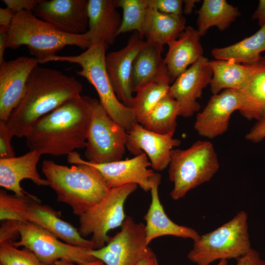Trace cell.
I'll use <instances>...</instances> for the list:
<instances>
[{
	"mask_svg": "<svg viewBox=\"0 0 265 265\" xmlns=\"http://www.w3.org/2000/svg\"><path fill=\"white\" fill-rule=\"evenodd\" d=\"M82 90V84L74 77L37 65L29 76L22 98L7 121L13 137H26L40 118L79 97Z\"/></svg>",
	"mask_w": 265,
	"mask_h": 265,
	"instance_id": "6da1fadb",
	"label": "cell"
},
{
	"mask_svg": "<svg viewBox=\"0 0 265 265\" xmlns=\"http://www.w3.org/2000/svg\"><path fill=\"white\" fill-rule=\"evenodd\" d=\"M91 99L80 95L40 118L25 137L30 150L61 156L85 148Z\"/></svg>",
	"mask_w": 265,
	"mask_h": 265,
	"instance_id": "7a4b0ae2",
	"label": "cell"
},
{
	"mask_svg": "<svg viewBox=\"0 0 265 265\" xmlns=\"http://www.w3.org/2000/svg\"><path fill=\"white\" fill-rule=\"evenodd\" d=\"M67 159L75 165L69 167L44 160L42 171L55 192L57 201L68 205L79 216L101 202L110 189L98 170L78 152L68 155Z\"/></svg>",
	"mask_w": 265,
	"mask_h": 265,
	"instance_id": "3957f363",
	"label": "cell"
},
{
	"mask_svg": "<svg viewBox=\"0 0 265 265\" xmlns=\"http://www.w3.org/2000/svg\"><path fill=\"white\" fill-rule=\"evenodd\" d=\"M90 44L87 33H64L37 17L32 11L23 10L15 13L8 27L6 47L15 50L27 46L31 55L42 64L67 46H76L86 50Z\"/></svg>",
	"mask_w": 265,
	"mask_h": 265,
	"instance_id": "277c9868",
	"label": "cell"
},
{
	"mask_svg": "<svg viewBox=\"0 0 265 265\" xmlns=\"http://www.w3.org/2000/svg\"><path fill=\"white\" fill-rule=\"evenodd\" d=\"M61 212L41 203L37 197L8 194L0 190V219L36 224L51 232L65 243L76 246L96 249L90 239H85L79 229L60 218Z\"/></svg>",
	"mask_w": 265,
	"mask_h": 265,
	"instance_id": "5b68a950",
	"label": "cell"
},
{
	"mask_svg": "<svg viewBox=\"0 0 265 265\" xmlns=\"http://www.w3.org/2000/svg\"><path fill=\"white\" fill-rule=\"evenodd\" d=\"M104 42H92L89 47L78 55H54L43 63L50 61H66L76 63L81 67L76 71L94 86L99 97V101L110 117L127 131L136 120L130 107L124 105L117 98L108 79L106 67V51Z\"/></svg>",
	"mask_w": 265,
	"mask_h": 265,
	"instance_id": "8992f818",
	"label": "cell"
},
{
	"mask_svg": "<svg viewBox=\"0 0 265 265\" xmlns=\"http://www.w3.org/2000/svg\"><path fill=\"white\" fill-rule=\"evenodd\" d=\"M168 166L169 179L174 185L170 196L178 200L211 180L218 170L219 162L212 143L197 140L186 149H173Z\"/></svg>",
	"mask_w": 265,
	"mask_h": 265,
	"instance_id": "52a82bcc",
	"label": "cell"
},
{
	"mask_svg": "<svg viewBox=\"0 0 265 265\" xmlns=\"http://www.w3.org/2000/svg\"><path fill=\"white\" fill-rule=\"evenodd\" d=\"M251 248L248 216L240 211L228 222L194 241L187 258L197 265H210L218 260L237 259Z\"/></svg>",
	"mask_w": 265,
	"mask_h": 265,
	"instance_id": "ba28073f",
	"label": "cell"
},
{
	"mask_svg": "<svg viewBox=\"0 0 265 265\" xmlns=\"http://www.w3.org/2000/svg\"><path fill=\"white\" fill-rule=\"evenodd\" d=\"M127 141V131L110 117L99 100L92 98L85 151L88 161L101 164L122 160Z\"/></svg>",
	"mask_w": 265,
	"mask_h": 265,
	"instance_id": "9c48e42d",
	"label": "cell"
},
{
	"mask_svg": "<svg viewBox=\"0 0 265 265\" xmlns=\"http://www.w3.org/2000/svg\"><path fill=\"white\" fill-rule=\"evenodd\" d=\"M137 186L129 184L110 188L101 202L79 216V232L83 238L91 235L96 249L106 246L111 238L108 232L122 224L126 217L125 202Z\"/></svg>",
	"mask_w": 265,
	"mask_h": 265,
	"instance_id": "30bf717a",
	"label": "cell"
},
{
	"mask_svg": "<svg viewBox=\"0 0 265 265\" xmlns=\"http://www.w3.org/2000/svg\"><path fill=\"white\" fill-rule=\"evenodd\" d=\"M11 221L20 237L19 241L12 242L13 245L29 249L45 264L53 265L62 260L82 265L97 260L90 253L91 249L62 242L53 234L36 224Z\"/></svg>",
	"mask_w": 265,
	"mask_h": 265,
	"instance_id": "8fae6325",
	"label": "cell"
},
{
	"mask_svg": "<svg viewBox=\"0 0 265 265\" xmlns=\"http://www.w3.org/2000/svg\"><path fill=\"white\" fill-rule=\"evenodd\" d=\"M120 231L107 244L90 253L106 265H136L151 249L146 242L145 226L126 216Z\"/></svg>",
	"mask_w": 265,
	"mask_h": 265,
	"instance_id": "7c38bea8",
	"label": "cell"
},
{
	"mask_svg": "<svg viewBox=\"0 0 265 265\" xmlns=\"http://www.w3.org/2000/svg\"><path fill=\"white\" fill-rule=\"evenodd\" d=\"M87 4L88 0H41L32 12L59 31L81 35L88 30Z\"/></svg>",
	"mask_w": 265,
	"mask_h": 265,
	"instance_id": "4fadbf2b",
	"label": "cell"
},
{
	"mask_svg": "<svg viewBox=\"0 0 265 265\" xmlns=\"http://www.w3.org/2000/svg\"><path fill=\"white\" fill-rule=\"evenodd\" d=\"M242 105L240 91L225 89L213 94L203 110L196 117L194 128L201 136L212 139L228 129L232 114Z\"/></svg>",
	"mask_w": 265,
	"mask_h": 265,
	"instance_id": "5bb4252c",
	"label": "cell"
},
{
	"mask_svg": "<svg viewBox=\"0 0 265 265\" xmlns=\"http://www.w3.org/2000/svg\"><path fill=\"white\" fill-rule=\"evenodd\" d=\"M212 71L209 59L202 56L182 73L170 85L169 93L179 103L181 116L188 118L200 109L197 101L210 85Z\"/></svg>",
	"mask_w": 265,
	"mask_h": 265,
	"instance_id": "9a60e30c",
	"label": "cell"
},
{
	"mask_svg": "<svg viewBox=\"0 0 265 265\" xmlns=\"http://www.w3.org/2000/svg\"><path fill=\"white\" fill-rule=\"evenodd\" d=\"M39 63L33 57L20 56L0 65V121H7L25 92L30 73Z\"/></svg>",
	"mask_w": 265,
	"mask_h": 265,
	"instance_id": "2e32d148",
	"label": "cell"
},
{
	"mask_svg": "<svg viewBox=\"0 0 265 265\" xmlns=\"http://www.w3.org/2000/svg\"><path fill=\"white\" fill-rule=\"evenodd\" d=\"M86 162L98 170L109 189L134 184L148 192L151 190L158 173L148 168L151 164L144 152L126 160L101 164Z\"/></svg>",
	"mask_w": 265,
	"mask_h": 265,
	"instance_id": "e0dca14e",
	"label": "cell"
},
{
	"mask_svg": "<svg viewBox=\"0 0 265 265\" xmlns=\"http://www.w3.org/2000/svg\"><path fill=\"white\" fill-rule=\"evenodd\" d=\"M146 44L144 38L134 31L124 47L106 55V70L112 88L118 99L129 107L133 98L130 83L133 61Z\"/></svg>",
	"mask_w": 265,
	"mask_h": 265,
	"instance_id": "ac0fdd59",
	"label": "cell"
},
{
	"mask_svg": "<svg viewBox=\"0 0 265 265\" xmlns=\"http://www.w3.org/2000/svg\"><path fill=\"white\" fill-rule=\"evenodd\" d=\"M126 148L135 156L143 151L150 159L151 166L157 171L169 164L171 151L181 145V141L173 138L174 133L161 134L145 129L136 121L127 131Z\"/></svg>",
	"mask_w": 265,
	"mask_h": 265,
	"instance_id": "d6986e66",
	"label": "cell"
},
{
	"mask_svg": "<svg viewBox=\"0 0 265 265\" xmlns=\"http://www.w3.org/2000/svg\"><path fill=\"white\" fill-rule=\"evenodd\" d=\"M160 180V175L157 173L150 190L151 202L144 216L146 221L145 226L147 243L149 245L155 238L165 236L190 238L193 241L197 240L201 236L196 231L191 228L176 224L166 214L158 193Z\"/></svg>",
	"mask_w": 265,
	"mask_h": 265,
	"instance_id": "ffe728a7",
	"label": "cell"
},
{
	"mask_svg": "<svg viewBox=\"0 0 265 265\" xmlns=\"http://www.w3.org/2000/svg\"><path fill=\"white\" fill-rule=\"evenodd\" d=\"M41 155L29 150L25 155L8 159H0V186L11 190L15 194L24 196L29 193L20 186L24 179H29L38 186H47L46 179L42 178L38 172L37 165Z\"/></svg>",
	"mask_w": 265,
	"mask_h": 265,
	"instance_id": "44dd1931",
	"label": "cell"
},
{
	"mask_svg": "<svg viewBox=\"0 0 265 265\" xmlns=\"http://www.w3.org/2000/svg\"><path fill=\"white\" fill-rule=\"evenodd\" d=\"M117 0H88V30L91 43L100 41L107 48L114 44L122 18L117 10Z\"/></svg>",
	"mask_w": 265,
	"mask_h": 265,
	"instance_id": "7402d4cb",
	"label": "cell"
},
{
	"mask_svg": "<svg viewBox=\"0 0 265 265\" xmlns=\"http://www.w3.org/2000/svg\"><path fill=\"white\" fill-rule=\"evenodd\" d=\"M200 37L197 29L188 26L177 39L168 44L164 61L172 82L203 56Z\"/></svg>",
	"mask_w": 265,
	"mask_h": 265,
	"instance_id": "603a6c76",
	"label": "cell"
},
{
	"mask_svg": "<svg viewBox=\"0 0 265 265\" xmlns=\"http://www.w3.org/2000/svg\"><path fill=\"white\" fill-rule=\"evenodd\" d=\"M163 47L147 42L135 56L130 79L132 93L157 78L163 76L170 77L164 58L161 55Z\"/></svg>",
	"mask_w": 265,
	"mask_h": 265,
	"instance_id": "cb8c5ba5",
	"label": "cell"
},
{
	"mask_svg": "<svg viewBox=\"0 0 265 265\" xmlns=\"http://www.w3.org/2000/svg\"><path fill=\"white\" fill-rule=\"evenodd\" d=\"M249 65L250 78L245 88L240 91L242 105L239 111L248 120L257 121L265 114V56Z\"/></svg>",
	"mask_w": 265,
	"mask_h": 265,
	"instance_id": "d4e9b609",
	"label": "cell"
},
{
	"mask_svg": "<svg viewBox=\"0 0 265 265\" xmlns=\"http://www.w3.org/2000/svg\"><path fill=\"white\" fill-rule=\"evenodd\" d=\"M186 24L183 15L164 14L148 7L142 35L147 43L163 46L178 38Z\"/></svg>",
	"mask_w": 265,
	"mask_h": 265,
	"instance_id": "484cf974",
	"label": "cell"
},
{
	"mask_svg": "<svg viewBox=\"0 0 265 265\" xmlns=\"http://www.w3.org/2000/svg\"><path fill=\"white\" fill-rule=\"evenodd\" d=\"M212 77L210 83L212 94L225 89L242 91L246 86L250 75L249 64H239L223 60H210Z\"/></svg>",
	"mask_w": 265,
	"mask_h": 265,
	"instance_id": "4316f807",
	"label": "cell"
},
{
	"mask_svg": "<svg viewBox=\"0 0 265 265\" xmlns=\"http://www.w3.org/2000/svg\"><path fill=\"white\" fill-rule=\"evenodd\" d=\"M265 51V24L256 33L243 40L223 48H215L211 54L215 59L231 60L239 64L254 63Z\"/></svg>",
	"mask_w": 265,
	"mask_h": 265,
	"instance_id": "83f0119b",
	"label": "cell"
},
{
	"mask_svg": "<svg viewBox=\"0 0 265 265\" xmlns=\"http://www.w3.org/2000/svg\"><path fill=\"white\" fill-rule=\"evenodd\" d=\"M195 13L200 37L204 36L211 27L216 26L220 31L227 29L241 14L238 7L225 0H204Z\"/></svg>",
	"mask_w": 265,
	"mask_h": 265,
	"instance_id": "f1b7e54d",
	"label": "cell"
},
{
	"mask_svg": "<svg viewBox=\"0 0 265 265\" xmlns=\"http://www.w3.org/2000/svg\"><path fill=\"white\" fill-rule=\"evenodd\" d=\"M170 77L160 76L145 84L136 91L130 107L137 122L142 125L159 102L168 93Z\"/></svg>",
	"mask_w": 265,
	"mask_h": 265,
	"instance_id": "f546056e",
	"label": "cell"
},
{
	"mask_svg": "<svg viewBox=\"0 0 265 265\" xmlns=\"http://www.w3.org/2000/svg\"><path fill=\"white\" fill-rule=\"evenodd\" d=\"M179 116H181L180 106L168 92L150 112L141 125L155 133H174Z\"/></svg>",
	"mask_w": 265,
	"mask_h": 265,
	"instance_id": "4dcf8cb0",
	"label": "cell"
},
{
	"mask_svg": "<svg viewBox=\"0 0 265 265\" xmlns=\"http://www.w3.org/2000/svg\"><path fill=\"white\" fill-rule=\"evenodd\" d=\"M117 7L121 8L123 11L122 23L117 36L133 31L138 32L143 37L148 9L147 0H117Z\"/></svg>",
	"mask_w": 265,
	"mask_h": 265,
	"instance_id": "1f68e13d",
	"label": "cell"
},
{
	"mask_svg": "<svg viewBox=\"0 0 265 265\" xmlns=\"http://www.w3.org/2000/svg\"><path fill=\"white\" fill-rule=\"evenodd\" d=\"M0 263L2 265H48L29 249H19L12 242L6 241L0 242Z\"/></svg>",
	"mask_w": 265,
	"mask_h": 265,
	"instance_id": "d6a6232c",
	"label": "cell"
},
{
	"mask_svg": "<svg viewBox=\"0 0 265 265\" xmlns=\"http://www.w3.org/2000/svg\"><path fill=\"white\" fill-rule=\"evenodd\" d=\"M148 7L159 12L174 15H183V0H147Z\"/></svg>",
	"mask_w": 265,
	"mask_h": 265,
	"instance_id": "836d02e7",
	"label": "cell"
},
{
	"mask_svg": "<svg viewBox=\"0 0 265 265\" xmlns=\"http://www.w3.org/2000/svg\"><path fill=\"white\" fill-rule=\"evenodd\" d=\"M12 137L7 121H0V159H8L15 157L11 143Z\"/></svg>",
	"mask_w": 265,
	"mask_h": 265,
	"instance_id": "e575fe53",
	"label": "cell"
},
{
	"mask_svg": "<svg viewBox=\"0 0 265 265\" xmlns=\"http://www.w3.org/2000/svg\"><path fill=\"white\" fill-rule=\"evenodd\" d=\"M245 139L253 143H259L265 138V114L245 134Z\"/></svg>",
	"mask_w": 265,
	"mask_h": 265,
	"instance_id": "d590c367",
	"label": "cell"
},
{
	"mask_svg": "<svg viewBox=\"0 0 265 265\" xmlns=\"http://www.w3.org/2000/svg\"><path fill=\"white\" fill-rule=\"evenodd\" d=\"M41 0H3L7 7L14 13L23 10L32 11Z\"/></svg>",
	"mask_w": 265,
	"mask_h": 265,
	"instance_id": "8d00e7d4",
	"label": "cell"
},
{
	"mask_svg": "<svg viewBox=\"0 0 265 265\" xmlns=\"http://www.w3.org/2000/svg\"><path fill=\"white\" fill-rule=\"evenodd\" d=\"M237 265H265L259 253L252 248L244 255L237 258Z\"/></svg>",
	"mask_w": 265,
	"mask_h": 265,
	"instance_id": "74e56055",
	"label": "cell"
},
{
	"mask_svg": "<svg viewBox=\"0 0 265 265\" xmlns=\"http://www.w3.org/2000/svg\"><path fill=\"white\" fill-rule=\"evenodd\" d=\"M15 14V13L7 7L6 8H0V26H9Z\"/></svg>",
	"mask_w": 265,
	"mask_h": 265,
	"instance_id": "f35d334b",
	"label": "cell"
},
{
	"mask_svg": "<svg viewBox=\"0 0 265 265\" xmlns=\"http://www.w3.org/2000/svg\"><path fill=\"white\" fill-rule=\"evenodd\" d=\"M251 18L258 21L260 27L265 24V0H260L257 8L253 13Z\"/></svg>",
	"mask_w": 265,
	"mask_h": 265,
	"instance_id": "ab89813d",
	"label": "cell"
},
{
	"mask_svg": "<svg viewBox=\"0 0 265 265\" xmlns=\"http://www.w3.org/2000/svg\"><path fill=\"white\" fill-rule=\"evenodd\" d=\"M9 26H0V65L4 61L3 54L6 47Z\"/></svg>",
	"mask_w": 265,
	"mask_h": 265,
	"instance_id": "60d3db41",
	"label": "cell"
},
{
	"mask_svg": "<svg viewBox=\"0 0 265 265\" xmlns=\"http://www.w3.org/2000/svg\"><path fill=\"white\" fill-rule=\"evenodd\" d=\"M136 265H159L157 256L151 248Z\"/></svg>",
	"mask_w": 265,
	"mask_h": 265,
	"instance_id": "b9f144b4",
	"label": "cell"
},
{
	"mask_svg": "<svg viewBox=\"0 0 265 265\" xmlns=\"http://www.w3.org/2000/svg\"><path fill=\"white\" fill-rule=\"evenodd\" d=\"M197 0H184L183 3L184 6L183 7V12L185 14L189 15L192 13L193 8L195 7V4L199 2Z\"/></svg>",
	"mask_w": 265,
	"mask_h": 265,
	"instance_id": "7bdbcfd3",
	"label": "cell"
},
{
	"mask_svg": "<svg viewBox=\"0 0 265 265\" xmlns=\"http://www.w3.org/2000/svg\"><path fill=\"white\" fill-rule=\"evenodd\" d=\"M54 265H74L73 263L71 262H68L65 260H58L54 263ZM106 265V264L100 260H96L95 261L87 263L84 264L82 265Z\"/></svg>",
	"mask_w": 265,
	"mask_h": 265,
	"instance_id": "ee69618b",
	"label": "cell"
},
{
	"mask_svg": "<svg viewBox=\"0 0 265 265\" xmlns=\"http://www.w3.org/2000/svg\"><path fill=\"white\" fill-rule=\"evenodd\" d=\"M215 265H227V261L226 260H220L219 263Z\"/></svg>",
	"mask_w": 265,
	"mask_h": 265,
	"instance_id": "f6af8a7d",
	"label": "cell"
},
{
	"mask_svg": "<svg viewBox=\"0 0 265 265\" xmlns=\"http://www.w3.org/2000/svg\"><path fill=\"white\" fill-rule=\"evenodd\" d=\"M0 265H2L0 264Z\"/></svg>",
	"mask_w": 265,
	"mask_h": 265,
	"instance_id": "bcb514c9",
	"label": "cell"
}]
</instances>
